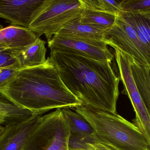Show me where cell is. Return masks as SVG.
Returning <instances> with one entry per match:
<instances>
[{
    "mask_svg": "<svg viewBox=\"0 0 150 150\" xmlns=\"http://www.w3.org/2000/svg\"><path fill=\"white\" fill-rule=\"evenodd\" d=\"M16 68L20 70L11 49H2L0 51V68Z\"/></svg>",
    "mask_w": 150,
    "mask_h": 150,
    "instance_id": "obj_21",
    "label": "cell"
},
{
    "mask_svg": "<svg viewBox=\"0 0 150 150\" xmlns=\"http://www.w3.org/2000/svg\"><path fill=\"white\" fill-rule=\"evenodd\" d=\"M49 57L66 87L82 104L116 113L120 80L112 62L55 51Z\"/></svg>",
    "mask_w": 150,
    "mask_h": 150,
    "instance_id": "obj_1",
    "label": "cell"
},
{
    "mask_svg": "<svg viewBox=\"0 0 150 150\" xmlns=\"http://www.w3.org/2000/svg\"><path fill=\"white\" fill-rule=\"evenodd\" d=\"M84 7L102 12L117 15L121 12L122 1L82 0Z\"/></svg>",
    "mask_w": 150,
    "mask_h": 150,
    "instance_id": "obj_19",
    "label": "cell"
},
{
    "mask_svg": "<svg viewBox=\"0 0 150 150\" xmlns=\"http://www.w3.org/2000/svg\"><path fill=\"white\" fill-rule=\"evenodd\" d=\"M103 41L124 53L132 62L150 71V48L138 33L120 15L114 24L105 31Z\"/></svg>",
    "mask_w": 150,
    "mask_h": 150,
    "instance_id": "obj_6",
    "label": "cell"
},
{
    "mask_svg": "<svg viewBox=\"0 0 150 150\" xmlns=\"http://www.w3.org/2000/svg\"><path fill=\"white\" fill-rule=\"evenodd\" d=\"M41 116L36 114L25 121L6 126L0 136V150H22Z\"/></svg>",
    "mask_w": 150,
    "mask_h": 150,
    "instance_id": "obj_10",
    "label": "cell"
},
{
    "mask_svg": "<svg viewBox=\"0 0 150 150\" xmlns=\"http://www.w3.org/2000/svg\"><path fill=\"white\" fill-rule=\"evenodd\" d=\"M38 38L29 28L10 26L0 30V49H22L32 44Z\"/></svg>",
    "mask_w": 150,
    "mask_h": 150,
    "instance_id": "obj_11",
    "label": "cell"
},
{
    "mask_svg": "<svg viewBox=\"0 0 150 150\" xmlns=\"http://www.w3.org/2000/svg\"><path fill=\"white\" fill-rule=\"evenodd\" d=\"M45 41L40 38L26 47L11 50L20 69L42 65L46 62Z\"/></svg>",
    "mask_w": 150,
    "mask_h": 150,
    "instance_id": "obj_12",
    "label": "cell"
},
{
    "mask_svg": "<svg viewBox=\"0 0 150 150\" xmlns=\"http://www.w3.org/2000/svg\"><path fill=\"white\" fill-rule=\"evenodd\" d=\"M130 63L132 75L137 87L150 114V71L131 61Z\"/></svg>",
    "mask_w": 150,
    "mask_h": 150,
    "instance_id": "obj_17",
    "label": "cell"
},
{
    "mask_svg": "<svg viewBox=\"0 0 150 150\" xmlns=\"http://www.w3.org/2000/svg\"><path fill=\"white\" fill-rule=\"evenodd\" d=\"M115 50L120 80L124 87L122 93L128 96L135 112L133 123L141 129L150 144V114L142 100L134 80L130 59L118 49Z\"/></svg>",
    "mask_w": 150,
    "mask_h": 150,
    "instance_id": "obj_7",
    "label": "cell"
},
{
    "mask_svg": "<svg viewBox=\"0 0 150 150\" xmlns=\"http://www.w3.org/2000/svg\"><path fill=\"white\" fill-rule=\"evenodd\" d=\"M48 42L51 51L73 53L101 61L112 62L113 55L103 41L66 37L56 34Z\"/></svg>",
    "mask_w": 150,
    "mask_h": 150,
    "instance_id": "obj_8",
    "label": "cell"
},
{
    "mask_svg": "<svg viewBox=\"0 0 150 150\" xmlns=\"http://www.w3.org/2000/svg\"><path fill=\"white\" fill-rule=\"evenodd\" d=\"M118 15L134 27L150 48V19L137 12H121Z\"/></svg>",
    "mask_w": 150,
    "mask_h": 150,
    "instance_id": "obj_18",
    "label": "cell"
},
{
    "mask_svg": "<svg viewBox=\"0 0 150 150\" xmlns=\"http://www.w3.org/2000/svg\"><path fill=\"white\" fill-rule=\"evenodd\" d=\"M70 131V138L88 140L95 142V131L90 122L80 114L72 108L62 109Z\"/></svg>",
    "mask_w": 150,
    "mask_h": 150,
    "instance_id": "obj_13",
    "label": "cell"
},
{
    "mask_svg": "<svg viewBox=\"0 0 150 150\" xmlns=\"http://www.w3.org/2000/svg\"><path fill=\"white\" fill-rule=\"evenodd\" d=\"M91 149L93 150H114L98 142H94L89 144Z\"/></svg>",
    "mask_w": 150,
    "mask_h": 150,
    "instance_id": "obj_23",
    "label": "cell"
},
{
    "mask_svg": "<svg viewBox=\"0 0 150 150\" xmlns=\"http://www.w3.org/2000/svg\"><path fill=\"white\" fill-rule=\"evenodd\" d=\"M19 70L14 68H0V87L7 83Z\"/></svg>",
    "mask_w": 150,
    "mask_h": 150,
    "instance_id": "obj_22",
    "label": "cell"
},
{
    "mask_svg": "<svg viewBox=\"0 0 150 150\" xmlns=\"http://www.w3.org/2000/svg\"><path fill=\"white\" fill-rule=\"evenodd\" d=\"M70 133L62 109L41 116L22 150H69Z\"/></svg>",
    "mask_w": 150,
    "mask_h": 150,
    "instance_id": "obj_5",
    "label": "cell"
},
{
    "mask_svg": "<svg viewBox=\"0 0 150 150\" xmlns=\"http://www.w3.org/2000/svg\"><path fill=\"white\" fill-rule=\"evenodd\" d=\"M38 114H43L21 108L0 93V121L4 127L25 121Z\"/></svg>",
    "mask_w": 150,
    "mask_h": 150,
    "instance_id": "obj_14",
    "label": "cell"
},
{
    "mask_svg": "<svg viewBox=\"0 0 150 150\" xmlns=\"http://www.w3.org/2000/svg\"><path fill=\"white\" fill-rule=\"evenodd\" d=\"M5 129V127L2 125H0V136L4 132Z\"/></svg>",
    "mask_w": 150,
    "mask_h": 150,
    "instance_id": "obj_25",
    "label": "cell"
},
{
    "mask_svg": "<svg viewBox=\"0 0 150 150\" xmlns=\"http://www.w3.org/2000/svg\"><path fill=\"white\" fill-rule=\"evenodd\" d=\"M44 0H0V17L12 26L29 27L31 19Z\"/></svg>",
    "mask_w": 150,
    "mask_h": 150,
    "instance_id": "obj_9",
    "label": "cell"
},
{
    "mask_svg": "<svg viewBox=\"0 0 150 150\" xmlns=\"http://www.w3.org/2000/svg\"><path fill=\"white\" fill-rule=\"evenodd\" d=\"M80 19L64 26L56 34L66 37L103 41L104 31L90 25L82 23Z\"/></svg>",
    "mask_w": 150,
    "mask_h": 150,
    "instance_id": "obj_15",
    "label": "cell"
},
{
    "mask_svg": "<svg viewBox=\"0 0 150 150\" xmlns=\"http://www.w3.org/2000/svg\"><path fill=\"white\" fill-rule=\"evenodd\" d=\"M2 49H0V51H1V50H2Z\"/></svg>",
    "mask_w": 150,
    "mask_h": 150,
    "instance_id": "obj_28",
    "label": "cell"
},
{
    "mask_svg": "<svg viewBox=\"0 0 150 150\" xmlns=\"http://www.w3.org/2000/svg\"><path fill=\"white\" fill-rule=\"evenodd\" d=\"M137 12L139 13L140 15H142L143 16L150 19V9Z\"/></svg>",
    "mask_w": 150,
    "mask_h": 150,
    "instance_id": "obj_24",
    "label": "cell"
},
{
    "mask_svg": "<svg viewBox=\"0 0 150 150\" xmlns=\"http://www.w3.org/2000/svg\"><path fill=\"white\" fill-rule=\"evenodd\" d=\"M0 93L17 106L42 114L82 104L66 87L49 57L42 65L19 70L0 87Z\"/></svg>",
    "mask_w": 150,
    "mask_h": 150,
    "instance_id": "obj_2",
    "label": "cell"
},
{
    "mask_svg": "<svg viewBox=\"0 0 150 150\" xmlns=\"http://www.w3.org/2000/svg\"><path fill=\"white\" fill-rule=\"evenodd\" d=\"M150 9V0H122L121 12H138Z\"/></svg>",
    "mask_w": 150,
    "mask_h": 150,
    "instance_id": "obj_20",
    "label": "cell"
},
{
    "mask_svg": "<svg viewBox=\"0 0 150 150\" xmlns=\"http://www.w3.org/2000/svg\"><path fill=\"white\" fill-rule=\"evenodd\" d=\"M84 8L82 0H44L28 28L38 38L44 34L48 41L62 28L80 19Z\"/></svg>",
    "mask_w": 150,
    "mask_h": 150,
    "instance_id": "obj_4",
    "label": "cell"
},
{
    "mask_svg": "<svg viewBox=\"0 0 150 150\" xmlns=\"http://www.w3.org/2000/svg\"><path fill=\"white\" fill-rule=\"evenodd\" d=\"M0 125H4L3 123V122H2L1 121H0Z\"/></svg>",
    "mask_w": 150,
    "mask_h": 150,
    "instance_id": "obj_26",
    "label": "cell"
},
{
    "mask_svg": "<svg viewBox=\"0 0 150 150\" xmlns=\"http://www.w3.org/2000/svg\"><path fill=\"white\" fill-rule=\"evenodd\" d=\"M93 150L92 149H91L90 150H86V149H81V150Z\"/></svg>",
    "mask_w": 150,
    "mask_h": 150,
    "instance_id": "obj_27",
    "label": "cell"
},
{
    "mask_svg": "<svg viewBox=\"0 0 150 150\" xmlns=\"http://www.w3.org/2000/svg\"><path fill=\"white\" fill-rule=\"evenodd\" d=\"M91 124L95 142L114 150H150V144L141 129L117 113L82 104L74 108Z\"/></svg>",
    "mask_w": 150,
    "mask_h": 150,
    "instance_id": "obj_3",
    "label": "cell"
},
{
    "mask_svg": "<svg viewBox=\"0 0 150 150\" xmlns=\"http://www.w3.org/2000/svg\"><path fill=\"white\" fill-rule=\"evenodd\" d=\"M116 17V15L113 14L84 7L80 18V22L90 25L105 31L112 26L115 22Z\"/></svg>",
    "mask_w": 150,
    "mask_h": 150,
    "instance_id": "obj_16",
    "label": "cell"
}]
</instances>
